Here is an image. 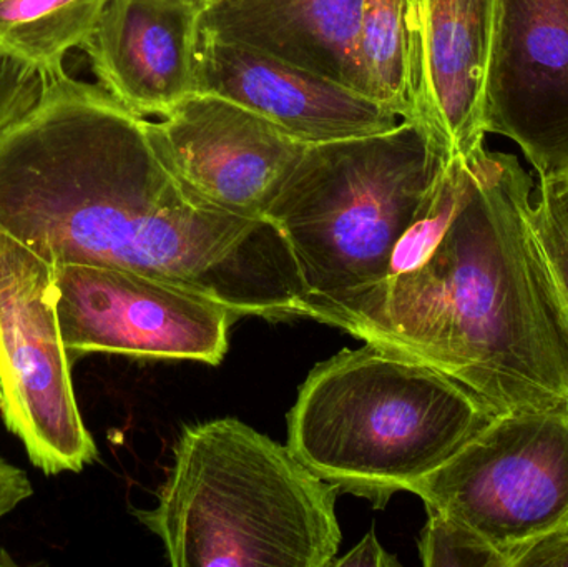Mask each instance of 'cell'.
<instances>
[{
    "instance_id": "cell-1",
    "label": "cell",
    "mask_w": 568,
    "mask_h": 567,
    "mask_svg": "<svg viewBox=\"0 0 568 567\" xmlns=\"http://www.w3.org/2000/svg\"><path fill=\"white\" fill-rule=\"evenodd\" d=\"M0 233L55 265L143 273L240 318L313 320L283 233L206 202L163 159L146 117L67 72L0 133Z\"/></svg>"
},
{
    "instance_id": "cell-2",
    "label": "cell",
    "mask_w": 568,
    "mask_h": 567,
    "mask_svg": "<svg viewBox=\"0 0 568 567\" xmlns=\"http://www.w3.org/2000/svg\"><path fill=\"white\" fill-rule=\"evenodd\" d=\"M443 239L390 260L347 333L423 360L496 415L568 409V335L534 235V182L517 156L466 160Z\"/></svg>"
},
{
    "instance_id": "cell-3",
    "label": "cell",
    "mask_w": 568,
    "mask_h": 567,
    "mask_svg": "<svg viewBox=\"0 0 568 567\" xmlns=\"http://www.w3.org/2000/svg\"><path fill=\"white\" fill-rule=\"evenodd\" d=\"M337 486L235 418L183 428L156 506L136 512L175 567H329Z\"/></svg>"
},
{
    "instance_id": "cell-4",
    "label": "cell",
    "mask_w": 568,
    "mask_h": 567,
    "mask_svg": "<svg viewBox=\"0 0 568 567\" xmlns=\"http://www.w3.org/2000/svg\"><path fill=\"white\" fill-rule=\"evenodd\" d=\"M494 416L483 398L440 369L366 342L311 369L287 413V448L339 493L384 508Z\"/></svg>"
},
{
    "instance_id": "cell-5",
    "label": "cell",
    "mask_w": 568,
    "mask_h": 567,
    "mask_svg": "<svg viewBox=\"0 0 568 567\" xmlns=\"http://www.w3.org/2000/svg\"><path fill=\"white\" fill-rule=\"evenodd\" d=\"M419 123L307 145L266 213L286 239L313 320L347 332L447 160Z\"/></svg>"
},
{
    "instance_id": "cell-6",
    "label": "cell",
    "mask_w": 568,
    "mask_h": 567,
    "mask_svg": "<svg viewBox=\"0 0 568 567\" xmlns=\"http://www.w3.org/2000/svg\"><path fill=\"white\" fill-rule=\"evenodd\" d=\"M509 559L568 526V409L500 413L410 486Z\"/></svg>"
},
{
    "instance_id": "cell-7",
    "label": "cell",
    "mask_w": 568,
    "mask_h": 567,
    "mask_svg": "<svg viewBox=\"0 0 568 567\" xmlns=\"http://www.w3.org/2000/svg\"><path fill=\"white\" fill-rule=\"evenodd\" d=\"M57 308L55 263L0 233V413L45 475L99 456L77 405Z\"/></svg>"
},
{
    "instance_id": "cell-8",
    "label": "cell",
    "mask_w": 568,
    "mask_h": 567,
    "mask_svg": "<svg viewBox=\"0 0 568 567\" xmlns=\"http://www.w3.org/2000/svg\"><path fill=\"white\" fill-rule=\"evenodd\" d=\"M55 283L70 362L102 353L219 366L240 320L215 300L116 266L60 263Z\"/></svg>"
},
{
    "instance_id": "cell-9",
    "label": "cell",
    "mask_w": 568,
    "mask_h": 567,
    "mask_svg": "<svg viewBox=\"0 0 568 567\" xmlns=\"http://www.w3.org/2000/svg\"><path fill=\"white\" fill-rule=\"evenodd\" d=\"M484 129L517 143L537 175L568 173V0H500Z\"/></svg>"
},
{
    "instance_id": "cell-10",
    "label": "cell",
    "mask_w": 568,
    "mask_h": 567,
    "mask_svg": "<svg viewBox=\"0 0 568 567\" xmlns=\"http://www.w3.org/2000/svg\"><path fill=\"white\" fill-rule=\"evenodd\" d=\"M152 129L163 159L193 192L245 219L266 220L307 146L209 92L193 93Z\"/></svg>"
},
{
    "instance_id": "cell-11",
    "label": "cell",
    "mask_w": 568,
    "mask_h": 567,
    "mask_svg": "<svg viewBox=\"0 0 568 567\" xmlns=\"http://www.w3.org/2000/svg\"><path fill=\"white\" fill-rule=\"evenodd\" d=\"M199 92L215 93L268 120L304 145L389 132L399 117L376 100L268 53L200 36Z\"/></svg>"
},
{
    "instance_id": "cell-12",
    "label": "cell",
    "mask_w": 568,
    "mask_h": 567,
    "mask_svg": "<svg viewBox=\"0 0 568 567\" xmlns=\"http://www.w3.org/2000/svg\"><path fill=\"white\" fill-rule=\"evenodd\" d=\"M196 0H109L83 45L99 85L140 117L169 115L199 92Z\"/></svg>"
},
{
    "instance_id": "cell-13",
    "label": "cell",
    "mask_w": 568,
    "mask_h": 567,
    "mask_svg": "<svg viewBox=\"0 0 568 567\" xmlns=\"http://www.w3.org/2000/svg\"><path fill=\"white\" fill-rule=\"evenodd\" d=\"M363 9L364 0H205L200 36L268 53L369 97Z\"/></svg>"
},
{
    "instance_id": "cell-14",
    "label": "cell",
    "mask_w": 568,
    "mask_h": 567,
    "mask_svg": "<svg viewBox=\"0 0 568 567\" xmlns=\"http://www.w3.org/2000/svg\"><path fill=\"white\" fill-rule=\"evenodd\" d=\"M500 0H423L427 125L450 159L484 150L486 80Z\"/></svg>"
},
{
    "instance_id": "cell-15",
    "label": "cell",
    "mask_w": 568,
    "mask_h": 567,
    "mask_svg": "<svg viewBox=\"0 0 568 567\" xmlns=\"http://www.w3.org/2000/svg\"><path fill=\"white\" fill-rule=\"evenodd\" d=\"M359 49L371 99L429 132L423 0H364Z\"/></svg>"
},
{
    "instance_id": "cell-16",
    "label": "cell",
    "mask_w": 568,
    "mask_h": 567,
    "mask_svg": "<svg viewBox=\"0 0 568 567\" xmlns=\"http://www.w3.org/2000/svg\"><path fill=\"white\" fill-rule=\"evenodd\" d=\"M109 0H0V47L62 75L70 50L83 49Z\"/></svg>"
},
{
    "instance_id": "cell-17",
    "label": "cell",
    "mask_w": 568,
    "mask_h": 567,
    "mask_svg": "<svg viewBox=\"0 0 568 567\" xmlns=\"http://www.w3.org/2000/svg\"><path fill=\"white\" fill-rule=\"evenodd\" d=\"M427 509L419 536L420 561L426 567H509V559L479 533L436 508Z\"/></svg>"
},
{
    "instance_id": "cell-18",
    "label": "cell",
    "mask_w": 568,
    "mask_h": 567,
    "mask_svg": "<svg viewBox=\"0 0 568 567\" xmlns=\"http://www.w3.org/2000/svg\"><path fill=\"white\" fill-rule=\"evenodd\" d=\"M530 220L568 335V220L547 176L539 175L536 182Z\"/></svg>"
},
{
    "instance_id": "cell-19",
    "label": "cell",
    "mask_w": 568,
    "mask_h": 567,
    "mask_svg": "<svg viewBox=\"0 0 568 567\" xmlns=\"http://www.w3.org/2000/svg\"><path fill=\"white\" fill-rule=\"evenodd\" d=\"M49 80L36 63L0 47V133L39 102Z\"/></svg>"
},
{
    "instance_id": "cell-20",
    "label": "cell",
    "mask_w": 568,
    "mask_h": 567,
    "mask_svg": "<svg viewBox=\"0 0 568 567\" xmlns=\"http://www.w3.org/2000/svg\"><path fill=\"white\" fill-rule=\"evenodd\" d=\"M513 567H568V526L537 539L516 556Z\"/></svg>"
},
{
    "instance_id": "cell-21",
    "label": "cell",
    "mask_w": 568,
    "mask_h": 567,
    "mask_svg": "<svg viewBox=\"0 0 568 567\" xmlns=\"http://www.w3.org/2000/svg\"><path fill=\"white\" fill-rule=\"evenodd\" d=\"M32 496V485L22 469L0 458V519Z\"/></svg>"
},
{
    "instance_id": "cell-22",
    "label": "cell",
    "mask_w": 568,
    "mask_h": 567,
    "mask_svg": "<svg viewBox=\"0 0 568 567\" xmlns=\"http://www.w3.org/2000/svg\"><path fill=\"white\" fill-rule=\"evenodd\" d=\"M334 567H396L399 566L394 556L387 555L383 546L377 541L374 531L367 533L363 541L351 549L343 558L333 561Z\"/></svg>"
},
{
    "instance_id": "cell-23",
    "label": "cell",
    "mask_w": 568,
    "mask_h": 567,
    "mask_svg": "<svg viewBox=\"0 0 568 567\" xmlns=\"http://www.w3.org/2000/svg\"><path fill=\"white\" fill-rule=\"evenodd\" d=\"M544 176V175H542ZM549 182L552 183L554 193H556L557 202L560 209L564 210L568 220V173L557 176H547Z\"/></svg>"
},
{
    "instance_id": "cell-24",
    "label": "cell",
    "mask_w": 568,
    "mask_h": 567,
    "mask_svg": "<svg viewBox=\"0 0 568 567\" xmlns=\"http://www.w3.org/2000/svg\"><path fill=\"white\" fill-rule=\"evenodd\" d=\"M0 398H2V382H0Z\"/></svg>"
},
{
    "instance_id": "cell-25",
    "label": "cell",
    "mask_w": 568,
    "mask_h": 567,
    "mask_svg": "<svg viewBox=\"0 0 568 567\" xmlns=\"http://www.w3.org/2000/svg\"><path fill=\"white\" fill-rule=\"evenodd\" d=\"M196 2H200L203 6V3H205V0H196Z\"/></svg>"
}]
</instances>
